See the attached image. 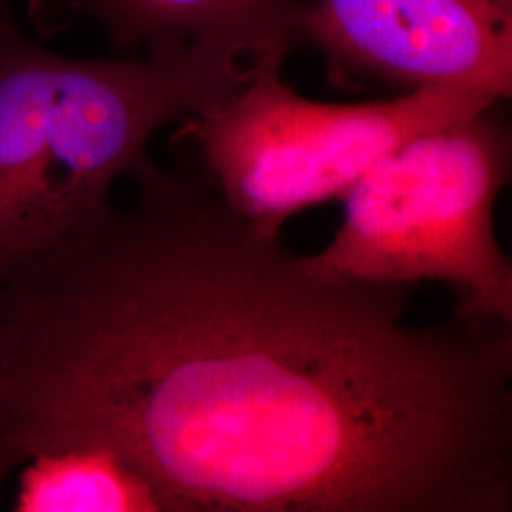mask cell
<instances>
[{
  "mask_svg": "<svg viewBox=\"0 0 512 512\" xmlns=\"http://www.w3.org/2000/svg\"><path fill=\"white\" fill-rule=\"evenodd\" d=\"M0 283V486L99 448L162 512H511L512 323H408L148 160Z\"/></svg>",
  "mask_w": 512,
  "mask_h": 512,
  "instance_id": "6da1fadb",
  "label": "cell"
},
{
  "mask_svg": "<svg viewBox=\"0 0 512 512\" xmlns=\"http://www.w3.org/2000/svg\"><path fill=\"white\" fill-rule=\"evenodd\" d=\"M143 54H54L0 8V283L109 205L158 129L219 107L256 73L213 44Z\"/></svg>",
  "mask_w": 512,
  "mask_h": 512,
  "instance_id": "7a4b0ae2",
  "label": "cell"
},
{
  "mask_svg": "<svg viewBox=\"0 0 512 512\" xmlns=\"http://www.w3.org/2000/svg\"><path fill=\"white\" fill-rule=\"evenodd\" d=\"M511 167L505 101L427 129L349 188L334 238L302 262L351 283H444L459 310L512 323V262L495 234V203Z\"/></svg>",
  "mask_w": 512,
  "mask_h": 512,
  "instance_id": "3957f363",
  "label": "cell"
},
{
  "mask_svg": "<svg viewBox=\"0 0 512 512\" xmlns=\"http://www.w3.org/2000/svg\"><path fill=\"white\" fill-rule=\"evenodd\" d=\"M264 65L219 107L186 116L177 143L194 145L220 198L266 234L296 213L344 198L385 154L427 129L503 101L425 88L370 103L302 97Z\"/></svg>",
  "mask_w": 512,
  "mask_h": 512,
  "instance_id": "277c9868",
  "label": "cell"
},
{
  "mask_svg": "<svg viewBox=\"0 0 512 512\" xmlns=\"http://www.w3.org/2000/svg\"><path fill=\"white\" fill-rule=\"evenodd\" d=\"M298 44L327 59L336 86L512 95V0H311Z\"/></svg>",
  "mask_w": 512,
  "mask_h": 512,
  "instance_id": "5b68a950",
  "label": "cell"
},
{
  "mask_svg": "<svg viewBox=\"0 0 512 512\" xmlns=\"http://www.w3.org/2000/svg\"><path fill=\"white\" fill-rule=\"evenodd\" d=\"M65 16L103 25L124 52L213 44L256 69L285 65L298 46V0H63Z\"/></svg>",
  "mask_w": 512,
  "mask_h": 512,
  "instance_id": "8992f818",
  "label": "cell"
},
{
  "mask_svg": "<svg viewBox=\"0 0 512 512\" xmlns=\"http://www.w3.org/2000/svg\"><path fill=\"white\" fill-rule=\"evenodd\" d=\"M18 512H162L143 478L99 448L42 454L23 465Z\"/></svg>",
  "mask_w": 512,
  "mask_h": 512,
  "instance_id": "52a82bcc",
  "label": "cell"
},
{
  "mask_svg": "<svg viewBox=\"0 0 512 512\" xmlns=\"http://www.w3.org/2000/svg\"><path fill=\"white\" fill-rule=\"evenodd\" d=\"M4 6H8V0H0V8H4Z\"/></svg>",
  "mask_w": 512,
  "mask_h": 512,
  "instance_id": "ba28073f",
  "label": "cell"
}]
</instances>
